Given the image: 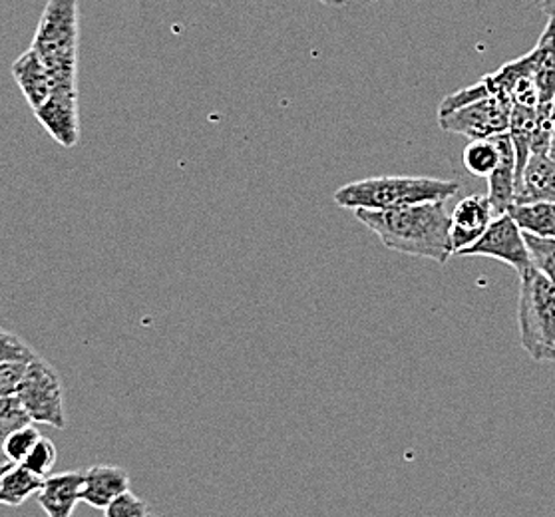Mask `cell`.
<instances>
[{"label":"cell","instance_id":"1","mask_svg":"<svg viewBox=\"0 0 555 517\" xmlns=\"http://www.w3.org/2000/svg\"><path fill=\"white\" fill-rule=\"evenodd\" d=\"M447 202H424L387 211H354L364 228L373 231L390 251L424 257L440 266L454 255L450 241Z\"/></svg>","mask_w":555,"mask_h":517},{"label":"cell","instance_id":"2","mask_svg":"<svg viewBox=\"0 0 555 517\" xmlns=\"http://www.w3.org/2000/svg\"><path fill=\"white\" fill-rule=\"evenodd\" d=\"M460 192L454 180L426 176H380L350 181L335 192V204L350 211H387L424 202H448Z\"/></svg>","mask_w":555,"mask_h":517},{"label":"cell","instance_id":"3","mask_svg":"<svg viewBox=\"0 0 555 517\" xmlns=\"http://www.w3.org/2000/svg\"><path fill=\"white\" fill-rule=\"evenodd\" d=\"M30 49L49 66L54 90H78V0L47 2Z\"/></svg>","mask_w":555,"mask_h":517},{"label":"cell","instance_id":"4","mask_svg":"<svg viewBox=\"0 0 555 517\" xmlns=\"http://www.w3.org/2000/svg\"><path fill=\"white\" fill-rule=\"evenodd\" d=\"M518 326L521 347L535 362H555V283L533 267L519 277Z\"/></svg>","mask_w":555,"mask_h":517},{"label":"cell","instance_id":"5","mask_svg":"<svg viewBox=\"0 0 555 517\" xmlns=\"http://www.w3.org/2000/svg\"><path fill=\"white\" fill-rule=\"evenodd\" d=\"M16 398L33 422L47 424L56 430L66 428L61 374L38 354L33 361L26 362L25 376L16 390Z\"/></svg>","mask_w":555,"mask_h":517},{"label":"cell","instance_id":"6","mask_svg":"<svg viewBox=\"0 0 555 517\" xmlns=\"http://www.w3.org/2000/svg\"><path fill=\"white\" fill-rule=\"evenodd\" d=\"M460 257H490L518 271L519 277L528 275L533 269L530 247L524 231L512 219L509 214L495 216L492 225L480 240L472 243L470 247L462 249Z\"/></svg>","mask_w":555,"mask_h":517},{"label":"cell","instance_id":"7","mask_svg":"<svg viewBox=\"0 0 555 517\" xmlns=\"http://www.w3.org/2000/svg\"><path fill=\"white\" fill-rule=\"evenodd\" d=\"M512 102L507 98L488 96L440 116L438 124L444 132L459 133L468 140H490L509 130Z\"/></svg>","mask_w":555,"mask_h":517},{"label":"cell","instance_id":"8","mask_svg":"<svg viewBox=\"0 0 555 517\" xmlns=\"http://www.w3.org/2000/svg\"><path fill=\"white\" fill-rule=\"evenodd\" d=\"M495 209L488 195H468L454 207L450 216V241L454 255L482 237L494 221Z\"/></svg>","mask_w":555,"mask_h":517},{"label":"cell","instance_id":"9","mask_svg":"<svg viewBox=\"0 0 555 517\" xmlns=\"http://www.w3.org/2000/svg\"><path fill=\"white\" fill-rule=\"evenodd\" d=\"M42 128L64 147H74L80 140L78 90L56 88L44 106L35 112Z\"/></svg>","mask_w":555,"mask_h":517},{"label":"cell","instance_id":"10","mask_svg":"<svg viewBox=\"0 0 555 517\" xmlns=\"http://www.w3.org/2000/svg\"><path fill=\"white\" fill-rule=\"evenodd\" d=\"M85 471H62L44 478L37 493L38 504L47 517H73L78 502H82Z\"/></svg>","mask_w":555,"mask_h":517},{"label":"cell","instance_id":"11","mask_svg":"<svg viewBox=\"0 0 555 517\" xmlns=\"http://www.w3.org/2000/svg\"><path fill=\"white\" fill-rule=\"evenodd\" d=\"M500 145V164L494 173L488 178V197L494 205L495 214L502 216L507 214L516 205V192H518V161H516V150L512 144L509 133L495 135Z\"/></svg>","mask_w":555,"mask_h":517},{"label":"cell","instance_id":"12","mask_svg":"<svg viewBox=\"0 0 555 517\" xmlns=\"http://www.w3.org/2000/svg\"><path fill=\"white\" fill-rule=\"evenodd\" d=\"M538 86V112H552L555 100V14L547 18L542 37L528 52Z\"/></svg>","mask_w":555,"mask_h":517},{"label":"cell","instance_id":"13","mask_svg":"<svg viewBox=\"0 0 555 517\" xmlns=\"http://www.w3.org/2000/svg\"><path fill=\"white\" fill-rule=\"evenodd\" d=\"M13 76L33 112L44 106L47 100L52 96V90H54L52 74L35 50H28L21 59L14 61Z\"/></svg>","mask_w":555,"mask_h":517},{"label":"cell","instance_id":"14","mask_svg":"<svg viewBox=\"0 0 555 517\" xmlns=\"http://www.w3.org/2000/svg\"><path fill=\"white\" fill-rule=\"evenodd\" d=\"M130 490V476L120 466L98 464L85 471L82 502L96 509H106L116 497Z\"/></svg>","mask_w":555,"mask_h":517},{"label":"cell","instance_id":"15","mask_svg":"<svg viewBox=\"0 0 555 517\" xmlns=\"http://www.w3.org/2000/svg\"><path fill=\"white\" fill-rule=\"evenodd\" d=\"M552 202L555 204V157L530 154L519 176L516 204Z\"/></svg>","mask_w":555,"mask_h":517},{"label":"cell","instance_id":"16","mask_svg":"<svg viewBox=\"0 0 555 517\" xmlns=\"http://www.w3.org/2000/svg\"><path fill=\"white\" fill-rule=\"evenodd\" d=\"M507 214L524 233L542 240H555V204L552 202L516 204Z\"/></svg>","mask_w":555,"mask_h":517},{"label":"cell","instance_id":"17","mask_svg":"<svg viewBox=\"0 0 555 517\" xmlns=\"http://www.w3.org/2000/svg\"><path fill=\"white\" fill-rule=\"evenodd\" d=\"M42 483H44L42 476H38L23 464H13L0 486V505L21 507L28 497L40 492Z\"/></svg>","mask_w":555,"mask_h":517},{"label":"cell","instance_id":"18","mask_svg":"<svg viewBox=\"0 0 555 517\" xmlns=\"http://www.w3.org/2000/svg\"><path fill=\"white\" fill-rule=\"evenodd\" d=\"M500 145L495 138L490 140H472L470 144L464 147L462 152V161L464 168L470 171L474 178H490L494 173V169L500 164Z\"/></svg>","mask_w":555,"mask_h":517},{"label":"cell","instance_id":"19","mask_svg":"<svg viewBox=\"0 0 555 517\" xmlns=\"http://www.w3.org/2000/svg\"><path fill=\"white\" fill-rule=\"evenodd\" d=\"M28 424H35V422L28 416L18 398H0V462H7L4 442L9 440V436Z\"/></svg>","mask_w":555,"mask_h":517},{"label":"cell","instance_id":"20","mask_svg":"<svg viewBox=\"0 0 555 517\" xmlns=\"http://www.w3.org/2000/svg\"><path fill=\"white\" fill-rule=\"evenodd\" d=\"M42 436L37 430V426L28 424L25 428L16 430V432L9 436V440L4 442V457L11 464H23L28 454L35 450Z\"/></svg>","mask_w":555,"mask_h":517},{"label":"cell","instance_id":"21","mask_svg":"<svg viewBox=\"0 0 555 517\" xmlns=\"http://www.w3.org/2000/svg\"><path fill=\"white\" fill-rule=\"evenodd\" d=\"M524 235H526L528 247H530L533 266L555 283V240H542V237H533L528 233H524Z\"/></svg>","mask_w":555,"mask_h":517},{"label":"cell","instance_id":"22","mask_svg":"<svg viewBox=\"0 0 555 517\" xmlns=\"http://www.w3.org/2000/svg\"><path fill=\"white\" fill-rule=\"evenodd\" d=\"M104 517H156L152 507L135 493L124 492L104 509Z\"/></svg>","mask_w":555,"mask_h":517},{"label":"cell","instance_id":"23","mask_svg":"<svg viewBox=\"0 0 555 517\" xmlns=\"http://www.w3.org/2000/svg\"><path fill=\"white\" fill-rule=\"evenodd\" d=\"M56 456H59V454H56V445H54V442L42 436V438L38 440V444L35 445V450H33L25 462H23V466L33 469L38 476L47 478V476H50L52 468H54V464H56Z\"/></svg>","mask_w":555,"mask_h":517},{"label":"cell","instance_id":"24","mask_svg":"<svg viewBox=\"0 0 555 517\" xmlns=\"http://www.w3.org/2000/svg\"><path fill=\"white\" fill-rule=\"evenodd\" d=\"M35 357L37 352L23 338L0 328V362H30Z\"/></svg>","mask_w":555,"mask_h":517},{"label":"cell","instance_id":"25","mask_svg":"<svg viewBox=\"0 0 555 517\" xmlns=\"http://www.w3.org/2000/svg\"><path fill=\"white\" fill-rule=\"evenodd\" d=\"M25 371L26 362H0V398L16 397Z\"/></svg>","mask_w":555,"mask_h":517},{"label":"cell","instance_id":"26","mask_svg":"<svg viewBox=\"0 0 555 517\" xmlns=\"http://www.w3.org/2000/svg\"><path fill=\"white\" fill-rule=\"evenodd\" d=\"M533 4H535V7H538V9L547 16V18H550V16H554L555 0H533Z\"/></svg>","mask_w":555,"mask_h":517},{"label":"cell","instance_id":"27","mask_svg":"<svg viewBox=\"0 0 555 517\" xmlns=\"http://www.w3.org/2000/svg\"><path fill=\"white\" fill-rule=\"evenodd\" d=\"M550 156L555 157V100L552 106V144H550Z\"/></svg>","mask_w":555,"mask_h":517},{"label":"cell","instance_id":"28","mask_svg":"<svg viewBox=\"0 0 555 517\" xmlns=\"http://www.w3.org/2000/svg\"><path fill=\"white\" fill-rule=\"evenodd\" d=\"M317 2H323L326 7H347L349 0H317Z\"/></svg>","mask_w":555,"mask_h":517},{"label":"cell","instance_id":"29","mask_svg":"<svg viewBox=\"0 0 555 517\" xmlns=\"http://www.w3.org/2000/svg\"><path fill=\"white\" fill-rule=\"evenodd\" d=\"M11 462H0V486H2V480H4V476H7V471L11 469Z\"/></svg>","mask_w":555,"mask_h":517}]
</instances>
